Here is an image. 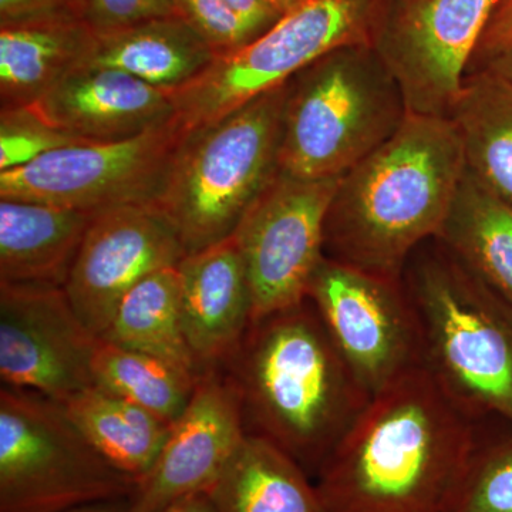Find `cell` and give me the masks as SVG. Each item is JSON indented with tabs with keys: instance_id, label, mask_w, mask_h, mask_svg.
Segmentation results:
<instances>
[{
	"instance_id": "cell-20",
	"label": "cell",
	"mask_w": 512,
	"mask_h": 512,
	"mask_svg": "<svg viewBox=\"0 0 512 512\" xmlns=\"http://www.w3.org/2000/svg\"><path fill=\"white\" fill-rule=\"evenodd\" d=\"M207 494L217 512H325L309 474L271 441L249 433Z\"/></svg>"
},
{
	"instance_id": "cell-33",
	"label": "cell",
	"mask_w": 512,
	"mask_h": 512,
	"mask_svg": "<svg viewBox=\"0 0 512 512\" xmlns=\"http://www.w3.org/2000/svg\"><path fill=\"white\" fill-rule=\"evenodd\" d=\"M225 3L258 37L264 35L284 15L268 0H225Z\"/></svg>"
},
{
	"instance_id": "cell-36",
	"label": "cell",
	"mask_w": 512,
	"mask_h": 512,
	"mask_svg": "<svg viewBox=\"0 0 512 512\" xmlns=\"http://www.w3.org/2000/svg\"><path fill=\"white\" fill-rule=\"evenodd\" d=\"M128 498H117V500L97 501L80 505V507L72 508L66 512H128Z\"/></svg>"
},
{
	"instance_id": "cell-10",
	"label": "cell",
	"mask_w": 512,
	"mask_h": 512,
	"mask_svg": "<svg viewBox=\"0 0 512 512\" xmlns=\"http://www.w3.org/2000/svg\"><path fill=\"white\" fill-rule=\"evenodd\" d=\"M500 0H383L370 45L402 90L407 110L450 117Z\"/></svg>"
},
{
	"instance_id": "cell-16",
	"label": "cell",
	"mask_w": 512,
	"mask_h": 512,
	"mask_svg": "<svg viewBox=\"0 0 512 512\" xmlns=\"http://www.w3.org/2000/svg\"><path fill=\"white\" fill-rule=\"evenodd\" d=\"M50 124L84 143L130 140L174 119L170 94L123 70H74L36 103Z\"/></svg>"
},
{
	"instance_id": "cell-6",
	"label": "cell",
	"mask_w": 512,
	"mask_h": 512,
	"mask_svg": "<svg viewBox=\"0 0 512 512\" xmlns=\"http://www.w3.org/2000/svg\"><path fill=\"white\" fill-rule=\"evenodd\" d=\"M288 83L185 133L157 207L194 254L231 238L279 173Z\"/></svg>"
},
{
	"instance_id": "cell-17",
	"label": "cell",
	"mask_w": 512,
	"mask_h": 512,
	"mask_svg": "<svg viewBox=\"0 0 512 512\" xmlns=\"http://www.w3.org/2000/svg\"><path fill=\"white\" fill-rule=\"evenodd\" d=\"M184 332L204 372L224 369L252 322L254 301L234 238L185 255L177 266Z\"/></svg>"
},
{
	"instance_id": "cell-14",
	"label": "cell",
	"mask_w": 512,
	"mask_h": 512,
	"mask_svg": "<svg viewBox=\"0 0 512 512\" xmlns=\"http://www.w3.org/2000/svg\"><path fill=\"white\" fill-rule=\"evenodd\" d=\"M185 255L177 231L156 204L99 212L64 291L80 319L100 338L131 288L154 272L178 266Z\"/></svg>"
},
{
	"instance_id": "cell-29",
	"label": "cell",
	"mask_w": 512,
	"mask_h": 512,
	"mask_svg": "<svg viewBox=\"0 0 512 512\" xmlns=\"http://www.w3.org/2000/svg\"><path fill=\"white\" fill-rule=\"evenodd\" d=\"M175 9L217 57L238 52L258 39L225 0H175Z\"/></svg>"
},
{
	"instance_id": "cell-22",
	"label": "cell",
	"mask_w": 512,
	"mask_h": 512,
	"mask_svg": "<svg viewBox=\"0 0 512 512\" xmlns=\"http://www.w3.org/2000/svg\"><path fill=\"white\" fill-rule=\"evenodd\" d=\"M437 239L512 306V204L468 167Z\"/></svg>"
},
{
	"instance_id": "cell-3",
	"label": "cell",
	"mask_w": 512,
	"mask_h": 512,
	"mask_svg": "<svg viewBox=\"0 0 512 512\" xmlns=\"http://www.w3.org/2000/svg\"><path fill=\"white\" fill-rule=\"evenodd\" d=\"M222 370L237 387L247 433L311 478L372 399L308 298L254 320Z\"/></svg>"
},
{
	"instance_id": "cell-2",
	"label": "cell",
	"mask_w": 512,
	"mask_h": 512,
	"mask_svg": "<svg viewBox=\"0 0 512 512\" xmlns=\"http://www.w3.org/2000/svg\"><path fill=\"white\" fill-rule=\"evenodd\" d=\"M466 168L450 117L409 113L392 138L340 178L326 214L323 254L402 281L413 252L440 234Z\"/></svg>"
},
{
	"instance_id": "cell-15",
	"label": "cell",
	"mask_w": 512,
	"mask_h": 512,
	"mask_svg": "<svg viewBox=\"0 0 512 512\" xmlns=\"http://www.w3.org/2000/svg\"><path fill=\"white\" fill-rule=\"evenodd\" d=\"M247 434L231 377L222 369L202 373L156 463L128 497V512H158L190 495L207 493Z\"/></svg>"
},
{
	"instance_id": "cell-19",
	"label": "cell",
	"mask_w": 512,
	"mask_h": 512,
	"mask_svg": "<svg viewBox=\"0 0 512 512\" xmlns=\"http://www.w3.org/2000/svg\"><path fill=\"white\" fill-rule=\"evenodd\" d=\"M97 214L0 200V284L66 285Z\"/></svg>"
},
{
	"instance_id": "cell-25",
	"label": "cell",
	"mask_w": 512,
	"mask_h": 512,
	"mask_svg": "<svg viewBox=\"0 0 512 512\" xmlns=\"http://www.w3.org/2000/svg\"><path fill=\"white\" fill-rule=\"evenodd\" d=\"M101 339L201 376L184 332L177 266L148 275L126 293Z\"/></svg>"
},
{
	"instance_id": "cell-34",
	"label": "cell",
	"mask_w": 512,
	"mask_h": 512,
	"mask_svg": "<svg viewBox=\"0 0 512 512\" xmlns=\"http://www.w3.org/2000/svg\"><path fill=\"white\" fill-rule=\"evenodd\" d=\"M158 512H217V510L212 504L210 495L200 493L175 501V503Z\"/></svg>"
},
{
	"instance_id": "cell-18",
	"label": "cell",
	"mask_w": 512,
	"mask_h": 512,
	"mask_svg": "<svg viewBox=\"0 0 512 512\" xmlns=\"http://www.w3.org/2000/svg\"><path fill=\"white\" fill-rule=\"evenodd\" d=\"M97 43L96 33L74 13L0 25V109L35 106L92 62Z\"/></svg>"
},
{
	"instance_id": "cell-5",
	"label": "cell",
	"mask_w": 512,
	"mask_h": 512,
	"mask_svg": "<svg viewBox=\"0 0 512 512\" xmlns=\"http://www.w3.org/2000/svg\"><path fill=\"white\" fill-rule=\"evenodd\" d=\"M409 116L402 90L370 43L339 47L288 82L279 171L343 177Z\"/></svg>"
},
{
	"instance_id": "cell-27",
	"label": "cell",
	"mask_w": 512,
	"mask_h": 512,
	"mask_svg": "<svg viewBox=\"0 0 512 512\" xmlns=\"http://www.w3.org/2000/svg\"><path fill=\"white\" fill-rule=\"evenodd\" d=\"M447 512H512V437L478 439Z\"/></svg>"
},
{
	"instance_id": "cell-26",
	"label": "cell",
	"mask_w": 512,
	"mask_h": 512,
	"mask_svg": "<svg viewBox=\"0 0 512 512\" xmlns=\"http://www.w3.org/2000/svg\"><path fill=\"white\" fill-rule=\"evenodd\" d=\"M94 384L174 424L185 412L201 376L147 353L99 338Z\"/></svg>"
},
{
	"instance_id": "cell-12",
	"label": "cell",
	"mask_w": 512,
	"mask_h": 512,
	"mask_svg": "<svg viewBox=\"0 0 512 512\" xmlns=\"http://www.w3.org/2000/svg\"><path fill=\"white\" fill-rule=\"evenodd\" d=\"M340 178L302 180L279 171L234 232L254 320L305 301L322 259L325 220Z\"/></svg>"
},
{
	"instance_id": "cell-23",
	"label": "cell",
	"mask_w": 512,
	"mask_h": 512,
	"mask_svg": "<svg viewBox=\"0 0 512 512\" xmlns=\"http://www.w3.org/2000/svg\"><path fill=\"white\" fill-rule=\"evenodd\" d=\"M450 119L468 170L512 204V83L487 69L467 73Z\"/></svg>"
},
{
	"instance_id": "cell-11",
	"label": "cell",
	"mask_w": 512,
	"mask_h": 512,
	"mask_svg": "<svg viewBox=\"0 0 512 512\" xmlns=\"http://www.w3.org/2000/svg\"><path fill=\"white\" fill-rule=\"evenodd\" d=\"M370 396L423 365L419 322L403 281L323 258L308 296Z\"/></svg>"
},
{
	"instance_id": "cell-30",
	"label": "cell",
	"mask_w": 512,
	"mask_h": 512,
	"mask_svg": "<svg viewBox=\"0 0 512 512\" xmlns=\"http://www.w3.org/2000/svg\"><path fill=\"white\" fill-rule=\"evenodd\" d=\"M79 13L97 37H103L177 15V9L175 0H79Z\"/></svg>"
},
{
	"instance_id": "cell-37",
	"label": "cell",
	"mask_w": 512,
	"mask_h": 512,
	"mask_svg": "<svg viewBox=\"0 0 512 512\" xmlns=\"http://www.w3.org/2000/svg\"><path fill=\"white\" fill-rule=\"evenodd\" d=\"M274 8L278 9L279 12L285 13L289 9L293 8L299 0H268Z\"/></svg>"
},
{
	"instance_id": "cell-32",
	"label": "cell",
	"mask_w": 512,
	"mask_h": 512,
	"mask_svg": "<svg viewBox=\"0 0 512 512\" xmlns=\"http://www.w3.org/2000/svg\"><path fill=\"white\" fill-rule=\"evenodd\" d=\"M79 15V0H0V25L52 16Z\"/></svg>"
},
{
	"instance_id": "cell-9",
	"label": "cell",
	"mask_w": 512,
	"mask_h": 512,
	"mask_svg": "<svg viewBox=\"0 0 512 512\" xmlns=\"http://www.w3.org/2000/svg\"><path fill=\"white\" fill-rule=\"evenodd\" d=\"M185 136L174 119L130 140L57 148L0 173V200L99 212L157 204Z\"/></svg>"
},
{
	"instance_id": "cell-7",
	"label": "cell",
	"mask_w": 512,
	"mask_h": 512,
	"mask_svg": "<svg viewBox=\"0 0 512 512\" xmlns=\"http://www.w3.org/2000/svg\"><path fill=\"white\" fill-rule=\"evenodd\" d=\"M136 481L101 456L63 404L0 389V512H66L128 498Z\"/></svg>"
},
{
	"instance_id": "cell-24",
	"label": "cell",
	"mask_w": 512,
	"mask_h": 512,
	"mask_svg": "<svg viewBox=\"0 0 512 512\" xmlns=\"http://www.w3.org/2000/svg\"><path fill=\"white\" fill-rule=\"evenodd\" d=\"M63 407L101 456L136 484L153 468L173 427L96 384L77 393Z\"/></svg>"
},
{
	"instance_id": "cell-35",
	"label": "cell",
	"mask_w": 512,
	"mask_h": 512,
	"mask_svg": "<svg viewBox=\"0 0 512 512\" xmlns=\"http://www.w3.org/2000/svg\"><path fill=\"white\" fill-rule=\"evenodd\" d=\"M481 69L490 70L512 83V45L488 60ZM478 69V70H481Z\"/></svg>"
},
{
	"instance_id": "cell-21",
	"label": "cell",
	"mask_w": 512,
	"mask_h": 512,
	"mask_svg": "<svg viewBox=\"0 0 512 512\" xmlns=\"http://www.w3.org/2000/svg\"><path fill=\"white\" fill-rule=\"evenodd\" d=\"M215 59L204 39L173 15L99 37L90 64L123 70L171 94L197 79Z\"/></svg>"
},
{
	"instance_id": "cell-4",
	"label": "cell",
	"mask_w": 512,
	"mask_h": 512,
	"mask_svg": "<svg viewBox=\"0 0 512 512\" xmlns=\"http://www.w3.org/2000/svg\"><path fill=\"white\" fill-rule=\"evenodd\" d=\"M402 281L419 322L423 365L474 420L512 424V306L437 238L407 261Z\"/></svg>"
},
{
	"instance_id": "cell-28",
	"label": "cell",
	"mask_w": 512,
	"mask_h": 512,
	"mask_svg": "<svg viewBox=\"0 0 512 512\" xmlns=\"http://www.w3.org/2000/svg\"><path fill=\"white\" fill-rule=\"evenodd\" d=\"M79 143L84 141L50 124L33 106L0 109V173Z\"/></svg>"
},
{
	"instance_id": "cell-1",
	"label": "cell",
	"mask_w": 512,
	"mask_h": 512,
	"mask_svg": "<svg viewBox=\"0 0 512 512\" xmlns=\"http://www.w3.org/2000/svg\"><path fill=\"white\" fill-rule=\"evenodd\" d=\"M480 436L420 365L375 394L315 477L325 512H447Z\"/></svg>"
},
{
	"instance_id": "cell-31",
	"label": "cell",
	"mask_w": 512,
	"mask_h": 512,
	"mask_svg": "<svg viewBox=\"0 0 512 512\" xmlns=\"http://www.w3.org/2000/svg\"><path fill=\"white\" fill-rule=\"evenodd\" d=\"M512 45V0H500L485 26L467 73L481 69L488 60Z\"/></svg>"
},
{
	"instance_id": "cell-8",
	"label": "cell",
	"mask_w": 512,
	"mask_h": 512,
	"mask_svg": "<svg viewBox=\"0 0 512 512\" xmlns=\"http://www.w3.org/2000/svg\"><path fill=\"white\" fill-rule=\"evenodd\" d=\"M383 0H299L264 35L217 57L204 73L170 94L185 133L222 119L249 100L288 83L339 47L370 43Z\"/></svg>"
},
{
	"instance_id": "cell-13",
	"label": "cell",
	"mask_w": 512,
	"mask_h": 512,
	"mask_svg": "<svg viewBox=\"0 0 512 512\" xmlns=\"http://www.w3.org/2000/svg\"><path fill=\"white\" fill-rule=\"evenodd\" d=\"M99 336L62 286L0 284V379L64 404L94 386Z\"/></svg>"
}]
</instances>
